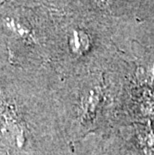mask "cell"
Wrapping results in <instances>:
<instances>
[{
    "label": "cell",
    "instance_id": "obj_1",
    "mask_svg": "<svg viewBox=\"0 0 154 155\" xmlns=\"http://www.w3.org/2000/svg\"><path fill=\"white\" fill-rule=\"evenodd\" d=\"M147 121L146 126L137 127L134 135V143L142 155H154V129Z\"/></svg>",
    "mask_w": 154,
    "mask_h": 155
},
{
    "label": "cell",
    "instance_id": "obj_2",
    "mask_svg": "<svg viewBox=\"0 0 154 155\" xmlns=\"http://www.w3.org/2000/svg\"><path fill=\"white\" fill-rule=\"evenodd\" d=\"M140 116L146 118L147 121L154 119V92L145 89L143 90L137 103Z\"/></svg>",
    "mask_w": 154,
    "mask_h": 155
},
{
    "label": "cell",
    "instance_id": "obj_3",
    "mask_svg": "<svg viewBox=\"0 0 154 155\" xmlns=\"http://www.w3.org/2000/svg\"><path fill=\"white\" fill-rule=\"evenodd\" d=\"M89 37L83 31L76 30L71 34L70 37V46L72 50L76 53H83L89 48Z\"/></svg>",
    "mask_w": 154,
    "mask_h": 155
},
{
    "label": "cell",
    "instance_id": "obj_4",
    "mask_svg": "<svg viewBox=\"0 0 154 155\" xmlns=\"http://www.w3.org/2000/svg\"><path fill=\"white\" fill-rule=\"evenodd\" d=\"M95 2L100 6H106L109 3V0H95Z\"/></svg>",
    "mask_w": 154,
    "mask_h": 155
}]
</instances>
